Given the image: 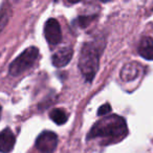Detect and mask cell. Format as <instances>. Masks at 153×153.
I'll use <instances>...</instances> for the list:
<instances>
[{
  "mask_svg": "<svg viewBox=\"0 0 153 153\" xmlns=\"http://www.w3.org/2000/svg\"><path fill=\"white\" fill-rule=\"evenodd\" d=\"M128 133L127 124L122 117L111 114L97 122L88 133V140L99 138L103 145L117 143Z\"/></svg>",
  "mask_w": 153,
  "mask_h": 153,
  "instance_id": "1",
  "label": "cell"
},
{
  "mask_svg": "<svg viewBox=\"0 0 153 153\" xmlns=\"http://www.w3.org/2000/svg\"><path fill=\"white\" fill-rule=\"evenodd\" d=\"M100 51L94 43L88 42L82 47L79 58V69L86 81L91 82L99 68Z\"/></svg>",
  "mask_w": 153,
  "mask_h": 153,
  "instance_id": "2",
  "label": "cell"
},
{
  "mask_svg": "<svg viewBox=\"0 0 153 153\" xmlns=\"http://www.w3.org/2000/svg\"><path fill=\"white\" fill-rule=\"evenodd\" d=\"M39 56L37 47H28L20 56H18L10 66V74L12 76H19L22 72L30 69L36 62Z\"/></svg>",
  "mask_w": 153,
  "mask_h": 153,
  "instance_id": "3",
  "label": "cell"
},
{
  "mask_svg": "<svg viewBox=\"0 0 153 153\" xmlns=\"http://www.w3.org/2000/svg\"><path fill=\"white\" fill-rule=\"evenodd\" d=\"M58 145V136L51 131H44L37 137L36 147L42 153H53Z\"/></svg>",
  "mask_w": 153,
  "mask_h": 153,
  "instance_id": "4",
  "label": "cell"
},
{
  "mask_svg": "<svg viewBox=\"0 0 153 153\" xmlns=\"http://www.w3.org/2000/svg\"><path fill=\"white\" fill-rule=\"evenodd\" d=\"M44 36L46 41L51 45H56L62 40V30L59 22L53 18L46 21L44 26Z\"/></svg>",
  "mask_w": 153,
  "mask_h": 153,
  "instance_id": "5",
  "label": "cell"
},
{
  "mask_svg": "<svg viewBox=\"0 0 153 153\" xmlns=\"http://www.w3.org/2000/svg\"><path fill=\"white\" fill-rule=\"evenodd\" d=\"M72 58V49L70 47H63L57 51L51 57V63L55 67L61 68L66 66Z\"/></svg>",
  "mask_w": 153,
  "mask_h": 153,
  "instance_id": "6",
  "label": "cell"
},
{
  "mask_svg": "<svg viewBox=\"0 0 153 153\" xmlns=\"http://www.w3.org/2000/svg\"><path fill=\"white\" fill-rule=\"evenodd\" d=\"M16 138L13 131L9 128L0 132V152L10 153L14 149Z\"/></svg>",
  "mask_w": 153,
  "mask_h": 153,
  "instance_id": "7",
  "label": "cell"
},
{
  "mask_svg": "<svg viewBox=\"0 0 153 153\" xmlns=\"http://www.w3.org/2000/svg\"><path fill=\"white\" fill-rule=\"evenodd\" d=\"M140 65L135 62L126 64L123 67L121 71V78L124 81H132V80L136 79L140 74Z\"/></svg>",
  "mask_w": 153,
  "mask_h": 153,
  "instance_id": "8",
  "label": "cell"
},
{
  "mask_svg": "<svg viewBox=\"0 0 153 153\" xmlns=\"http://www.w3.org/2000/svg\"><path fill=\"white\" fill-rule=\"evenodd\" d=\"M138 53L146 60H153V39L144 37L138 44Z\"/></svg>",
  "mask_w": 153,
  "mask_h": 153,
  "instance_id": "9",
  "label": "cell"
},
{
  "mask_svg": "<svg viewBox=\"0 0 153 153\" xmlns=\"http://www.w3.org/2000/svg\"><path fill=\"white\" fill-rule=\"evenodd\" d=\"M49 117L53 120V122H55L58 125H63L67 121V115L61 109H53L49 113Z\"/></svg>",
  "mask_w": 153,
  "mask_h": 153,
  "instance_id": "10",
  "label": "cell"
},
{
  "mask_svg": "<svg viewBox=\"0 0 153 153\" xmlns=\"http://www.w3.org/2000/svg\"><path fill=\"white\" fill-rule=\"evenodd\" d=\"M9 21V15H7V11L5 9H2L0 12V30H2L5 24Z\"/></svg>",
  "mask_w": 153,
  "mask_h": 153,
  "instance_id": "11",
  "label": "cell"
},
{
  "mask_svg": "<svg viewBox=\"0 0 153 153\" xmlns=\"http://www.w3.org/2000/svg\"><path fill=\"white\" fill-rule=\"evenodd\" d=\"M110 111H111L110 105H109V104H104V105H102V106H101L100 108H99L98 114L101 115V117H103V115L108 114V113L110 112Z\"/></svg>",
  "mask_w": 153,
  "mask_h": 153,
  "instance_id": "12",
  "label": "cell"
},
{
  "mask_svg": "<svg viewBox=\"0 0 153 153\" xmlns=\"http://www.w3.org/2000/svg\"><path fill=\"white\" fill-rule=\"evenodd\" d=\"M79 21H80V25L85 27V26H87L90 23V21H92V17H80Z\"/></svg>",
  "mask_w": 153,
  "mask_h": 153,
  "instance_id": "13",
  "label": "cell"
},
{
  "mask_svg": "<svg viewBox=\"0 0 153 153\" xmlns=\"http://www.w3.org/2000/svg\"><path fill=\"white\" fill-rule=\"evenodd\" d=\"M69 2H71V3H78V2H80L81 0H68Z\"/></svg>",
  "mask_w": 153,
  "mask_h": 153,
  "instance_id": "14",
  "label": "cell"
},
{
  "mask_svg": "<svg viewBox=\"0 0 153 153\" xmlns=\"http://www.w3.org/2000/svg\"><path fill=\"white\" fill-rule=\"evenodd\" d=\"M102 2H108V1H111V0H100Z\"/></svg>",
  "mask_w": 153,
  "mask_h": 153,
  "instance_id": "15",
  "label": "cell"
},
{
  "mask_svg": "<svg viewBox=\"0 0 153 153\" xmlns=\"http://www.w3.org/2000/svg\"><path fill=\"white\" fill-rule=\"evenodd\" d=\"M0 110H1V106H0Z\"/></svg>",
  "mask_w": 153,
  "mask_h": 153,
  "instance_id": "16",
  "label": "cell"
}]
</instances>
